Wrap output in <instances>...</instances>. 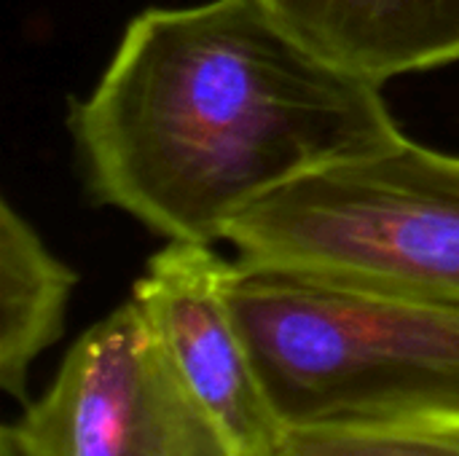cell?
I'll use <instances>...</instances> for the list:
<instances>
[{"instance_id": "obj_3", "label": "cell", "mask_w": 459, "mask_h": 456, "mask_svg": "<svg viewBox=\"0 0 459 456\" xmlns=\"http://www.w3.org/2000/svg\"><path fill=\"white\" fill-rule=\"evenodd\" d=\"M226 242L242 261L459 298V159L401 137L261 196Z\"/></svg>"}, {"instance_id": "obj_1", "label": "cell", "mask_w": 459, "mask_h": 456, "mask_svg": "<svg viewBox=\"0 0 459 456\" xmlns=\"http://www.w3.org/2000/svg\"><path fill=\"white\" fill-rule=\"evenodd\" d=\"M70 132L97 204L199 245L290 180L403 137L382 86L317 54L266 0L137 13Z\"/></svg>"}, {"instance_id": "obj_4", "label": "cell", "mask_w": 459, "mask_h": 456, "mask_svg": "<svg viewBox=\"0 0 459 456\" xmlns=\"http://www.w3.org/2000/svg\"><path fill=\"white\" fill-rule=\"evenodd\" d=\"M0 456H231L134 298L91 325L48 392L0 433Z\"/></svg>"}, {"instance_id": "obj_6", "label": "cell", "mask_w": 459, "mask_h": 456, "mask_svg": "<svg viewBox=\"0 0 459 456\" xmlns=\"http://www.w3.org/2000/svg\"><path fill=\"white\" fill-rule=\"evenodd\" d=\"M333 65L385 86L459 59V0H266Z\"/></svg>"}, {"instance_id": "obj_5", "label": "cell", "mask_w": 459, "mask_h": 456, "mask_svg": "<svg viewBox=\"0 0 459 456\" xmlns=\"http://www.w3.org/2000/svg\"><path fill=\"white\" fill-rule=\"evenodd\" d=\"M229 263L212 245L167 242L151 255L132 298L153 325L180 384L231 456H269L282 441L285 425L226 301Z\"/></svg>"}, {"instance_id": "obj_2", "label": "cell", "mask_w": 459, "mask_h": 456, "mask_svg": "<svg viewBox=\"0 0 459 456\" xmlns=\"http://www.w3.org/2000/svg\"><path fill=\"white\" fill-rule=\"evenodd\" d=\"M285 430L459 417V298L237 258L223 277Z\"/></svg>"}, {"instance_id": "obj_7", "label": "cell", "mask_w": 459, "mask_h": 456, "mask_svg": "<svg viewBox=\"0 0 459 456\" xmlns=\"http://www.w3.org/2000/svg\"><path fill=\"white\" fill-rule=\"evenodd\" d=\"M78 277L8 204L0 207V382L27 400L32 363L62 339Z\"/></svg>"}, {"instance_id": "obj_8", "label": "cell", "mask_w": 459, "mask_h": 456, "mask_svg": "<svg viewBox=\"0 0 459 456\" xmlns=\"http://www.w3.org/2000/svg\"><path fill=\"white\" fill-rule=\"evenodd\" d=\"M269 456H459V417L285 430Z\"/></svg>"}]
</instances>
